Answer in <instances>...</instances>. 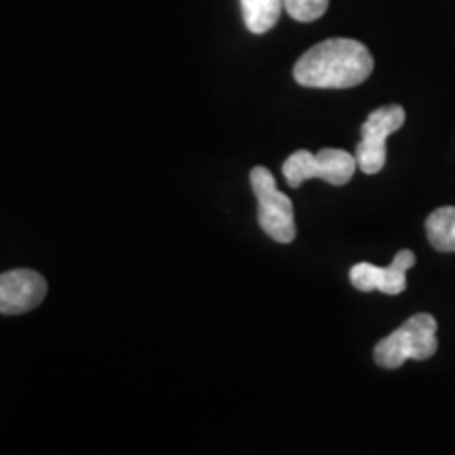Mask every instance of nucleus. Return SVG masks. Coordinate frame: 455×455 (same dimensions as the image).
Segmentation results:
<instances>
[{
    "label": "nucleus",
    "instance_id": "f257e3e1",
    "mask_svg": "<svg viewBox=\"0 0 455 455\" xmlns=\"http://www.w3.org/2000/svg\"><path fill=\"white\" fill-rule=\"evenodd\" d=\"M373 72V55L352 38H329L299 57L295 83L308 89H352Z\"/></svg>",
    "mask_w": 455,
    "mask_h": 455
},
{
    "label": "nucleus",
    "instance_id": "f03ea898",
    "mask_svg": "<svg viewBox=\"0 0 455 455\" xmlns=\"http://www.w3.org/2000/svg\"><path fill=\"white\" fill-rule=\"evenodd\" d=\"M436 329H439L436 318L419 312L403 323L388 338L378 341L373 350V361L384 369H398L409 358L428 361L439 350Z\"/></svg>",
    "mask_w": 455,
    "mask_h": 455
},
{
    "label": "nucleus",
    "instance_id": "7ed1b4c3",
    "mask_svg": "<svg viewBox=\"0 0 455 455\" xmlns=\"http://www.w3.org/2000/svg\"><path fill=\"white\" fill-rule=\"evenodd\" d=\"M358 167L356 156L339 148H323L318 155L308 150H298L283 164L287 184L299 188L306 180H323L331 186L348 184Z\"/></svg>",
    "mask_w": 455,
    "mask_h": 455
},
{
    "label": "nucleus",
    "instance_id": "20e7f679",
    "mask_svg": "<svg viewBox=\"0 0 455 455\" xmlns=\"http://www.w3.org/2000/svg\"><path fill=\"white\" fill-rule=\"evenodd\" d=\"M249 180H251V188L255 192V198H258V220L261 230L272 241L281 244L291 243L295 235H298L291 198L278 190L275 175L266 167L251 169Z\"/></svg>",
    "mask_w": 455,
    "mask_h": 455
},
{
    "label": "nucleus",
    "instance_id": "39448f33",
    "mask_svg": "<svg viewBox=\"0 0 455 455\" xmlns=\"http://www.w3.org/2000/svg\"><path fill=\"white\" fill-rule=\"evenodd\" d=\"M407 114L403 106H382L369 114L361 127V144L356 146V163L365 175H375L386 164V141L405 124Z\"/></svg>",
    "mask_w": 455,
    "mask_h": 455
},
{
    "label": "nucleus",
    "instance_id": "423d86ee",
    "mask_svg": "<svg viewBox=\"0 0 455 455\" xmlns=\"http://www.w3.org/2000/svg\"><path fill=\"white\" fill-rule=\"evenodd\" d=\"M47 281L38 272L20 268L0 275V315H24L43 304Z\"/></svg>",
    "mask_w": 455,
    "mask_h": 455
},
{
    "label": "nucleus",
    "instance_id": "0eeeda50",
    "mask_svg": "<svg viewBox=\"0 0 455 455\" xmlns=\"http://www.w3.org/2000/svg\"><path fill=\"white\" fill-rule=\"evenodd\" d=\"M415 261L418 259L411 249H401L388 268L363 261V264L352 266L350 283L363 293L382 291L386 295H398L407 289V270L413 268Z\"/></svg>",
    "mask_w": 455,
    "mask_h": 455
},
{
    "label": "nucleus",
    "instance_id": "6e6552de",
    "mask_svg": "<svg viewBox=\"0 0 455 455\" xmlns=\"http://www.w3.org/2000/svg\"><path fill=\"white\" fill-rule=\"evenodd\" d=\"M243 20L249 32L264 34L276 26L284 9V0H241Z\"/></svg>",
    "mask_w": 455,
    "mask_h": 455
},
{
    "label": "nucleus",
    "instance_id": "1a4fd4ad",
    "mask_svg": "<svg viewBox=\"0 0 455 455\" xmlns=\"http://www.w3.org/2000/svg\"><path fill=\"white\" fill-rule=\"evenodd\" d=\"M426 235L436 251H455V207H441L432 212L426 220Z\"/></svg>",
    "mask_w": 455,
    "mask_h": 455
},
{
    "label": "nucleus",
    "instance_id": "9d476101",
    "mask_svg": "<svg viewBox=\"0 0 455 455\" xmlns=\"http://www.w3.org/2000/svg\"><path fill=\"white\" fill-rule=\"evenodd\" d=\"M329 0H284V11L301 24H310L325 15Z\"/></svg>",
    "mask_w": 455,
    "mask_h": 455
}]
</instances>
